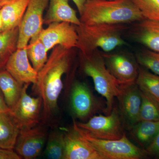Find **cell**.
<instances>
[{
    "instance_id": "d6a6232c",
    "label": "cell",
    "mask_w": 159,
    "mask_h": 159,
    "mask_svg": "<svg viewBox=\"0 0 159 159\" xmlns=\"http://www.w3.org/2000/svg\"><path fill=\"white\" fill-rule=\"evenodd\" d=\"M9 1H10V0H6V1H4V2L0 3V9H1L4 5H6V3H8Z\"/></svg>"
},
{
    "instance_id": "d4e9b609",
    "label": "cell",
    "mask_w": 159,
    "mask_h": 159,
    "mask_svg": "<svg viewBox=\"0 0 159 159\" xmlns=\"http://www.w3.org/2000/svg\"><path fill=\"white\" fill-rule=\"evenodd\" d=\"M65 153L64 134L55 132L49 136L45 155L48 159H64Z\"/></svg>"
},
{
    "instance_id": "7a4b0ae2",
    "label": "cell",
    "mask_w": 159,
    "mask_h": 159,
    "mask_svg": "<svg viewBox=\"0 0 159 159\" xmlns=\"http://www.w3.org/2000/svg\"><path fill=\"white\" fill-rule=\"evenodd\" d=\"M80 15L86 25H125L145 19L132 0H87Z\"/></svg>"
},
{
    "instance_id": "e0dca14e",
    "label": "cell",
    "mask_w": 159,
    "mask_h": 159,
    "mask_svg": "<svg viewBox=\"0 0 159 159\" xmlns=\"http://www.w3.org/2000/svg\"><path fill=\"white\" fill-rule=\"evenodd\" d=\"M65 22L75 25H81L76 11L69 5L68 0H49V7L43 18V24Z\"/></svg>"
},
{
    "instance_id": "f546056e",
    "label": "cell",
    "mask_w": 159,
    "mask_h": 159,
    "mask_svg": "<svg viewBox=\"0 0 159 159\" xmlns=\"http://www.w3.org/2000/svg\"><path fill=\"white\" fill-rule=\"evenodd\" d=\"M10 111V109L6 104L4 95L0 89V113H9Z\"/></svg>"
},
{
    "instance_id": "ffe728a7",
    "label": "cell",
    "mask_w": 159,
    "mask_h": 159,
    "mask_svg": "<svg viewBox=\"0 0 159 159\" xmlns=\"http://www.w3.org/2000/svg\"><path fill=\"white\" fill-rule=\"evenodd\" d=\"M20 130L9 113H0V148L14 150Z\"/></svg>"
},
{
    "instance_id": "4316f807",
    "label": "cell",
    "mask_w": 159,
    "mask_h": 159,
    "mask_svg": "<svg viewBox=\"0 0 159 159\" xmlns=\"http://www.w3.org/2000/svg\"><path fill=\"white\" fill-rule=\"evenodd\" d=\"M145 19L159 21V0H132Z\"/></svg>"
},
{
    "instance_id": "44dd1931",
    "label": "cell",
    "mask_w": 159,
    "mask_h": 159,
    "mask_svg": "<svg viewBox=\"0 0 159 159\" xmlns=\"http://www.w3.org/2000/svg\"><path fill=\"white\" fill-rule=\"evenodd\" d=\"M130 134L143 149L150 145L159 132V121H142L130 129Z\"/></svg>"
},
{
    "instance_id": "9c48e42d",
    "label": "cell",
    "mask_w": 159,
    "mask_h": 159,
    "mask_svg": "<svg viewBox=\"0 0 159 159\" xmlns=\"http://www.w3.org/2000/svg\"><path fill=\"white\" fill-rule=\"evenodd\" d=\"M38 36L48 52L57 45L69 50L77 47L78 35L76 25L70 23H52L43 29Z\"/></svg>"
},
{
    "instance_id": "8992f818",
    "label": "cell",
    "mask_w": 159,
    "mask_h": 159,
    "mask_svg": "<svg viewBox=\"0 0 159 159\" xmlns=\"http://www.w3.org/2000/svg\"><path fill=\"white\" fill-rule=\"evenodd\" d=\"M74 122L78 127L96 139L117 140L125 134L124 123L119 109L116 107L113 108L107 116H93L87 122Z\"/></svg>"
},
{
    "instance_id": "9a60e30c",
    "label": "cell",
    "mask_w": 159,
    "mask_h": 159,
    "mask_svg": "<svg viewBox=\"0 0 159 159\" xmlns=\"http://www.w3.org/2000/svg\"><path fill=\"white\" fill-rule=\"evenodd\" d=\"M64 138V159H105L74 129L65 133Z\"/></svg>"
},
{
    "instance_id": "5b68a950",
    "label": "cell",
    "mask_w": 159,
    "mask_h": 159,
    "mask_svg": "<svg viewBox=\"0 0 159 159\" xmlns=\"http://www.w3.org/2000/svg\"><path fill=\"white\" fill-rule=\"evenodd\" d=\"M73 129L105 159H142L148 156L145 149L134 145L125 134L117 140H102L91 136L74 122Z\"/></svg>"
},
{
    "instance_id": "52a82bcc",
    "label": "cell",
    "mask_w": 159,
    "mask_h": 159,
    "mask_svg": "<svg viewBox=\"0 0 159 159\" xmlns=\"http://www.w3.org/2000/svg\"><path fill=\"white\" fill-rule=\"evenodd\" d=\"M29 85V84H24L20 97L9 113L20 130L36 126L40 119L42 99L39 96L35 98L28 94L27 89Z\"/></svg>"
},
{
    "instance_id": "7402d4cb",
    "label": "cell",
    "mask_w": 159,
    "mask_h": 159,
    "mask_svg": "<svg viewBox=\"0 0 159 159\" xmlns=\"http://www.w3.org/2000/svg\"><path fill=\"white\" fill-rule=\"evenodd\" d=\"M19 27L0 32V70H5L9 58L18 49Z\"/></svg>"
},
{
    "instance_id": "30bf717a",
    "label": "cell",
    "mask_w": 159,
    "mask_h": 159,
    "mask_svg": "<svg viewBox=\"0 0 159 159\" xmlns=\"http://www.w3.org/2000/svg\"><path fill=\"white\" fill-rule=\"evenodd\" d=\"M102 53L107 69L119 85L135 83L139 67L134 58L124 53Z\"/></svg>"
},
{
    "instance_id": "277c9868",
    "label": "cell",
    "mask_w": 159,
    "mask_h": 159,
    "mask_svg": "<svg viewBox=\"0 0 159 159\" xmlns=\"http://www.w3.org/2000/svg\"><path fill=\"white\" fill-rule=\"evenodd\" d=\"M80 58L81 68L86 75L93 79L97 93L105 98V111L107 115L109 114L113 108L115 98L120 94V85L109 71L99 49L88 55L80 54Z\"/></svg>"
},
{
    "instance_id": "603a6c76",
    "label": "cell",
    "mask_w": 159,
    "mask_h": 159,
    "mask_svg": "<svg viewBox=\"0 0 159 159\" xmlns=\"http://www.w3.org/2000/svg\"><path fill=\"white\" fill-rule=\"evenodd\" d=\"M136 84L142 93L148 95L159 105V76L139 67Z\"/></svg>"
},
{
    "instance_id": "83f0119b",
    "label": "cell",
    "mask_w": 159,
    "mask_h": 159,
    "mask_svg": "<svg viewBox=\"0 0 159 159\" xmlns=\"http://www.w3.org/2000/svg\"><path fill=\"white\" fill-rule=\"evenodd\" d=\"M137 62L159 76V53L145 50L137 54Z\"/></svg>"
},
{
    "instance_id": "2e32d148",
    "label": "cell",
    "mask_w": 159,
    "mask_h": 159,
    "mask_svg": "<svg viewBox=\"0 0 159 159\" xmlns=\"http://www.w3.org/2000/svg\"><path fill=\"white\" fill-rule=\"evenodd\" d=\"M134 25L132 34L139 43L159 53V21L144 19Z\"/></svg>"
},
{
    "instance_id": "3957f363",
    "label": "cell",
    "mask_w": 159,
    "mask_h": 159,
    "mask_svg": "<svg viewBox=\"0 0 159 159\" xmlns=\"http://www.w3.org/2000/svg\"><path fill=\"white\" fill-rule=\"evenodd\" d=\"M76 27L78 35L76 48L83 55H88L99 48L109 53L125 44L122 36L126 29L124 24L86 25L81 24Z\"/></svg>"
},
{
    "instance_id": "4fadbf2b",
    "label": "cell",
    "mask_w": 159,
    "mask_h": 159,
    "mask_svg": "<svg viewBox=\"0 0 159 159\" xmlns=\"http://www.w3.org/2000/svg\"><path fill=\"white\" fill-rule=\"evenodd\" d=\"M71 105L75 116L80 119L90 116L100 108V103L85 83L75 82L72 87Z\"/></svg>"
},
{
    "instance_id": "6da1fadb",
    "label": "cell",
    "mask_w": 159,
    "mask_h": 159,
    "mask_svg": "<svg viewBox=\"0 0 159 159\" xmlns=\"http://www.w3.org/2000/svg\"><path fill=\"white\" fill-rule=\"evenodd\" d=\"M72 49L57 45L54 47L48 61L38 73L35 90L42 99L43 119H50L56 113L57 100L63 84V75L67 72L73 62Z\"/></svg>"
},
{
    "instance_id": "1f68e13d",
    "label": "cell",
    "mask_w": 159,
    "mask_h": 159,
    "mask_svg": "<svg viewBox=\"0 0 159 159\" xmlns=\"http://www.w3.org/2000/svg\"><path fill=\"white\" fill-rule=\"evenodd\" d=\"M3 31V26L2 20L1 16V11H0V32Z\"/></svg>"
},
{
    "instance_id": "4dcf8cb0",
    "label": "cell",
    "mask_w": 159,
    "mask_h": 159,
    "mask_svg": "<svg viewBox=\"0 0 159 159\" xmlns=\"http://www.w3.org/2000/svg\"><path fill=\"white\" fill-rule=\"evenodd\" d=\"M72 1L74 2L77 6L80 15L81 14L83 10L84 4L86 2L87 0H72Z\"/></svg>"
},
{
    "instance_id": "5bb4252c",
    "label": "cell",
    "mask_w": 159,
    "mask_h": 159,
    "mask_svg": "<svg viewBox=\"0 0 159 159\" xmlns=\"http://www.w3.org/2000/svg\"><path fill=\"white\" fill-rule=\"evenodd\" d=\"M5 70L22 85H34L37 82L38 72L30 63L26 48L17 49L7 61Z\"/></svg>"
},
{
    "instance_id": "836d02e7",
    "label": "cell",
    "mask_w": 159,
    "mask_h": 159,
    "mask_svg": "<svg viewBox=\"0 0 159 159\" xmlns=\"http://www.w3.org/2000/svg\"><path fill=\"white\" fill-rule=\"evenodd\" d=\"M6 1V0H0V3L2 2H4V1Z\"/></svg>"
},
{
    "instance_id": "d6986e66",
    "label": "cell",
    "mask_w": 159,
    "mask_h": 159,
    "mask_svg": "<svg viewBox=\"0 0 159 159\" xmlns=\"http://www.w3.org/2000/svg\"><path fill=\"white\" fill-rule=\"evenodd\" d=\"M24 85L19 83L6 70H0V89L10 110L15 106L21 95Z\"/></svg>"
},
{
    "instance_id": "ba28073f",
    "label": "cell",
    "mask_w": 159,
    "mask_h": 159,
    "mask_svg": "<svg viewBox=\"0 0 159 159\" xmlns=\"http://www.w3.org/2000/svg\"><path fill=\"white\" fill-rule=\"evenodd\" d=\"M49 0H30L19 26L18 49L26 48L29 41L43 29V13Z\"/></svg>"
},
{
    "instance_id": "f1b7e54d",
    "label": "cell",
    "mask_w": 159,
    "mask_h": 159,
    "mask_svg": "<svg viewBox=\"0 0 159 159\" xmlns=\"http://www.w3.org/2000/svg\"><path fill=\"white\" fill-rule=\"evenodd\" d=\"M145 150L148 156L159 158V132L152 142Z\"/></svg>"
},
{
    "instance_id": "ac0fdd59",
    "label": "cell",
    "mask_w": 159,
    "mask_h": 159,
    "mask_svg": "<svg viewBox=\"0 0 159 159\" xmlns=\"http://www.w3.org/2000/svg\"><path fill=\"white\" fill-rule=\"evenodd\" d=\"M30 0H10L0 9L3 31L19 27Z\"/></svg>"
},
{
    "instance_id": "7c38bea8",
    "label": "cell",
    "mask_w": 159,
    "mask_h": 159,
    "mask_svg": "<svg viewBox=\"0 0 159 159\" xmlns=\"http://www.w3.org/2000/svg\"><path fill=\"white\" fill-rule=\"evenodd\" d=\"M47 138L46 130L41 126L21 129L14 149L21 159L35 158L42 152Z\"/></svg>"
},
{
    "instance_id": "cb8c5ba5",
    "label": "cell",
    "mask_w": 159,
    "mask_h": 159,
    "mask_svg": "<svg viewBox=\"0 0 159 159\" xmlns=\"http://www.w3.org/2000/svg\"><path fill=\"white\" fill-rule=\"evenodd\" d=\"M38 35L32 37L26 47L29 60L38 73L42 68L48 58L45 46L39 39Z\"/></svg>"
},
{
    "instance_id": "484cf974",
    "label": "cell",
    "mask_w": 159,
    "mask_h": 159,
    "mask_svg": "<svg viewBox=\"0 0 159 159\" xmlns=\"http://www.w3.org/2000/svg\"><path fill=\"white\" fill-rule=\"evenodd\" d=\"M141 93L142 101L139 122L142 121H159V105L148 95L142 92Z\"/></svg>"
},
{
    "instance_id": "8fae6325",
    "label": "cell",
    "mask_w": 159,
    "mask_h": 159,
    "mask_svg": "<svg viewBox=\"0 0 159 159\" xmlns=\"http://www.w3.org/2000/svg\"><path fill=\"white\" fill-rule=\"evenodd\" d=\"M119 111L125 127L130 129L139 122L142 93L136 84L120 85Z\"/></svg>"
}]
</instances>
